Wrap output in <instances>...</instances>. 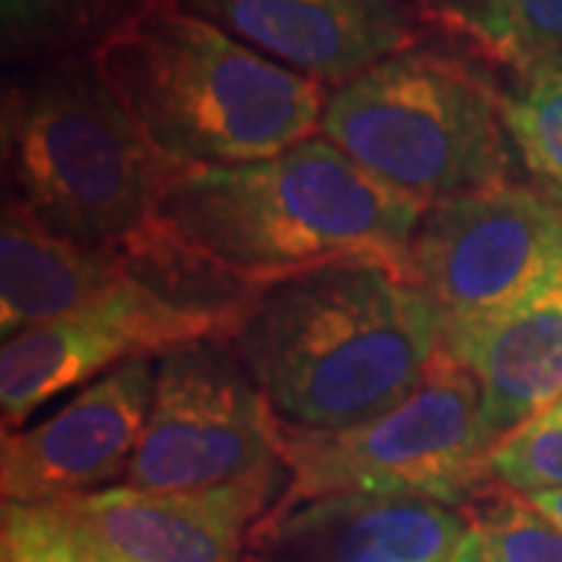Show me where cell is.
I'll list each match as a JSON object with an SVG mask.
<instances>
[{"label":"cell","instance_id":"6da1fadb","mask_svg":"<svg viewBox=\"0 0 562 562\" xmlns=\"http://www.w3.org/2000/svg\"><path fill=\"white\" fill-rule=\"evenodd\" d=\"M425 210L313 135L266 160L184 169L154 228L122 254L169 297L238 310L272 281L335 262H379L409 279Z\"/></svg>","mask_w":562,"mask_h":562},{"label":"cell","instance_id":"7a4b0ae2","mask_svg":"<svg viewBox=\"0 0 562 562\" xmlns=\"http://www.w3.org/2000/svg\"><path fill=\"white\" fill-rule=\"evenodd\" d=\"M443 313L379 262H335L241 303L225 341L281 425L347 428L401 403L441 353Z\"/></svg>","mask_w":562,"mask_h":562},{"label":"cell","instance_id":"3957f363","mask_svg":"<svg viewBox=\"0 0 562 562\" xmlns=\"http://www.w3.org/2000/svg\"><path fill=\"white\" fill-rule=\"evenodd\" d=\"M94 60L147 140L181 169L276 157L319 132L331 94L172 0H150Z\"/></svg>","mask_w":562,"mask_h":562},{"label":"cell","instance_id":"277c9868","mask_svg":"<svg viewBox=\"0 0 562 562\" xmlns=\"http://www.w3.org/2000/svg\"><path fill=\"white\" fill-rule=\"evenodd\" d=\"M3 172L13 201L88 247L125 250L157 222L179 162L147 140L94 54L38 63L3 94Z\"/></svg>","mask_w":562,"mask_h":562},{"label":"cell","instance_id":"5b68a950","mask_svg":"<svg viewBox=\"0 0 562 562\" xmlns=\"http://www.w3.org/2000/svg\"><path fill=\"white\" fill-rule=\"evenodd\" d=\"M319 132L428 206L501 188L519 172L503 94L472 66L419 44L331 88Z\"/></svg>","mask_w":562,"mask_h":562},{"label":"cell","instance_id":"8992f818","mask_svg":"<svg viewBox=\"0 0 562 562\" xmlns=\"http://www.w3.org/2000/svg\"><path fill=\"white\" fill-rule=\"evenodd\" d=\"M497 438L482 416V387L447 353L401 403L347 428L281 425L288 484L276 503L322 494H397L460 506L484 497Z\"/></svg>","mask_w":562,"mask_h":562},{"label":"cell","instance_id":"52a82bcc","mask_svg":"<svg viewBox=\"0 0 562 562\" xmlns=\"http://www.w3.org/2000/svg\"><path fill=\"white\" fill-rule=\"evenodd\" d=\"M281 469V422L225 338L157 357L150 413L120 484L203 494Z\"/></svg>","mask_w":562,"mask_h":562},{"label":"cell","instance_id":"ba28073f","mask_svg":"<svg viewBox=\"0 0 562 562\" xmlns=\"http://www.w3.org/2000/svg\"><path fill=\"white\" fill-rule=\"evenodd\" d=\"M238 310L184 303L132 272L76 313L25 328L3 341V431L22 428L38 406L72 387H85L122 362L160 357L179 344L201 338H225Z\"/></svg>","mask_w":562,"mask_h":562},{"label":"cell","instance_id":"9c48e42d","mask_svg":"<svg viewBox=\"0 0 562 562\" xmlns=\"http://www.w3.org/2000/svg\"><path fill=\"white\" fill-rule=\"evenodd\" d=\"M562 260V210L528 181L431 203L409 247V281L443 316L516 297Z\"/></svg>","mask_w":562,"mask_h":562},{"label":"cell","instance_id":"30bf717a","mask_svg":"<svg viewBox=\"0 0 562 562\" xmlns=\"http://www.w3.org/2000/svg\"><path fill=\"white\" fill-rule=\"evenodd\" d=\"M157 379V357H138L79 387L35 425L3 431V503L44 506L113 487L138 450Z\"/></svg>","mask_w":562,"mask_h":562},{"label":"cell","instance_id":"8fae6325","mask_svg":"<svg viewBox=\"0 0 562 562\" xmlns=\"http://www.w3.org/2000/svg\"><path fill=\"white\" fill-rule=\"evenodd\" d=\"M281 472L284 465L203 494L113 484L44 506L106 562H238Z\"/></svg>","mask_w":562,"mask_h":562},{"label":"cell","instance_id":"7c38bea8","mask_svg":"<svg viewBox=\"0 0 562 562\" xmlns=\"http://www.w3.org/2000/svg\"><path fill=\"white\" fill-rule=\"evenodd\" d=\"M232 38L325 88H341L375 63L416 47L425 13L416 0H172Z\"/></svg>","mask_w":562,"mask_h":562},{"label":"cell","instance_id":"4fadbf2b","mask_svg":"<svg viewBox=\"0 0 562 562\" xmlns=\"http://www.w3.org/2000/svg\"><path fill=\"white\" fill-rule=\"evenodd\" d=\"M465 516L397 494H322L272 503L244 562H453Z\"/></svg>","mask_w":562,"mask_h":562},{"label":"cell","instance_id":"5bb4252c","mask_svg":"<svg viewBox=\"0 0 562 562\" xmlns=\"http://www.w3.org/2000/svg\"><path fill=\"white\" fill-rule=\"evenodd\" d=\"M441 350L479 382L497 441L562 401V260L501 306L443 316Z\"/></svg>","mask_w":562,"mask_h":562},{"label":"cell","instance_id":"9a60e30c","mask_svg":"<svg viewBox=\"0 0 562 562\" xmlns=\"http://www.w3.org/2000/svg\"><path fill=\"white\" fill-rule=\"evenodd\" d=\"M132 276L122 250L88 247L54 232L7 198L0 216V331L3 341L98 301Z\"/></svg>","mask_w":562,"mask_h":562},{"label":"cell","instance_id":"2e32d148","mask_svg":"<svg viewBox=\"0 0 562 562\" xmlns=\"http://www.w3.org/2000/svg\"><path fill=\"white\" fill-rule=\"evenodd\" d=\"M428 22L472 44L516 81L562 66V0H416Z\"/></svg>","mask_w":562,"mask_h":562},{"label":"cell","instance_id":"e0dca14e","mask_svg":"<svg viewBox=\"0 0 562 562\" xmlns=\"http://www.w3.org/2000/svg\"><path fill=\"white\" fill-rule=\"evenodd\" d=\"M150 0H0V41L7 63L63 60L94 54Z\"/></svg>","mask_w":562,"mask_h":562},{"label":"cell","instance_id":"ac0fdd59","mask_svg":"<svg viewBox=\"0 0 562 562\" xmlns=\"http://www.w3.org/2000/svg\"><path fill=\"white\" fill-rule=\"evenodd\" d=\"M503 116L519 172L562 210V66L516 81L503 94Z\"/></svg>","mask_w":562,"mask_h":562},{"label":"cell","instance_id":"d6986e66","mask_svg":"<svg viewBox=\"0 0 562 562\" xmlns=\"http://www.w3.org/2000/svg\"><path fill=\"white\" fill-rule=\"evenodd\" d=\"M453 562H562V528L519 494L465 513Z\"/></svg>","mask_w":562,"mask_h":562},{"label":"cell","instance_id":"ffe728a7","mask_svg":"<svg viewBox=\"0 0 562 562\" xmlns=\"http://www.w3.org/2000/svg\"><path fill=\"white\" fill-rule=\"evenodd\" d=\"M487 465L494 487L509 494L562 491V401L506 431Z\"/></svg>","mask_w":562,"mask_h":562},{"label":"cell","instance_id":"44dd1931","mask_svg":"<svg viewBox=\"0 0 562 562\" xmlns=\"http://www.w3.org/2000/svg\"><path fill=\"white\" fill-rule=\"evenodd\" d=\"M3 562H106L47 509L3 503Z\"/></svg>","mask_w":562,"mask_h":562},{"label":"cell","instance_id":"7402d4cb","mask_svg":"<svg viewBox=\"0 0 562 562\" xmlns=\"http://www.w3.org/2000/svg\"><path fill=\"white\" fill-rule=\"evenodd\" d=\"M519 497H525L538 513L562 528V491H535V494H519Z\"/></svg>","mask_w":562,"mask_h":562}]
</instances>
